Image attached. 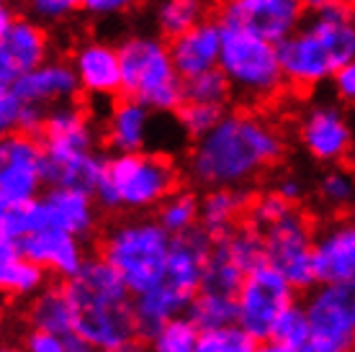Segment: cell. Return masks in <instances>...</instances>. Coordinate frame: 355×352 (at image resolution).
I'll list each match as a JSON object with an SVG mask.
<instances>
[{"instance_id":"6da1fadb","label":"cell","mask_w":355,"mask_h":352,"mask_svg":"<svg viewBox=\"0 0 355 352\" xmlns=\"http://www.w3.org/2000/svg\"><path fill=\"white\" fill-rule=\"evenodd\" d=\"M284 157V137L252 114H224L211 132L196 139L188 175L201 188H245Z\"/></svg>"},{"instance_id":"7a4b0ae2","label":"cell","mask_w":355,"mask_h":352,"mask_svg":"<svg viewBox=\"0 0 355 352\" xmlns=\"http://www.w3.org/2000/svg\"><path fill=\"white\" fill-rule=\"evenodd\" d=\"M75 306V332L101 352H147L134 314V293L103 257H88L80 273L64 281Z\"/></svg>"},{"instance_id":"3957f363","label":"cell","mask_w":355,"mask_h":352,"mask_svg":"<svg viewBox=\"0 0 355 352\" xmlns=\"http://www.w3.org/2000/svg\"><path fill=\"white\" fill-rule=\"evenodd\" d=\"M286 82L311 88L355 60V16L345 0L311 3V18L278 44Z\"/></svg>"},{"instance_id":"277c9868","label":"cell","mask_w":355,"mask_h":352,"mask_svg":"<svg viewBox=\"0 0 355 352\" xmlns=\"http://www.w3.org/2000/svg\"><path fill=\"white\" fill-rule=\"evenodd\" d=\"M46 185L80 188L93 193L106 170V159L96 152V134L85 111L70 103L46 114L42 126Z\"/></svg>"},{"instance_id":"5b68a950","label":"cell","mask_w":355,"mask_h":352,"mask_svg":"<svg viewBox=\"0 0 355 352\" xmlns=\"http://www.w3.org/2000/svg\"><path fill=\"white\" fill-rule=\"evenodd\" d=\"M180 185V170L168 155L129 152L106 159V170L98 180L96 201L106 211L144 213L157 209Z\"/></svg>"},{"instance_id":"8992f818","label":"cell","mask_w":355,"mask_h":352,"mask_svg":"<svg viewBox=\"0 0 355 352\" xmlns=\"http://www.w3.org/2000/svg\"><path fill=\"white\" fill-rule=\"evenodd\" d=\"M173 239L157 216H134L108 227L101 239V257L114 265L137 296L162 278Z\"/></svg>"},{"instance_id":"52a82bcc","label":"cell","mask_w":355,"mask_h":352,"mask_svg":"<svg viewBox=\"0 0 355 352\" xmlns=\"http://www.w3.org/2000/svg\"><path fill=\"white\" fill-rule=\"evenodd\" d=\"M96 195L88 191L49 185L34 201L0 211V239L18 242L39 229H62L85 239L96 231Z\"/></svg>"},{"instance_id":"ba28073f","label":"cell","mask_w":355,"mask_h":352,"mask_svg":"<svg viewBox=\"0 0 355 352\" xmlns=\"http://www.w3.org/2000/svg\"><path fill=\"white\" fill-rule=\"evenodd\" d=\"M222 31L219 70L227 75L232 88L252 100L273 98L286 82L278 44L250 28L232 24H222Z\"/></svg>"},{"instance_id":"9c48e42d","label":"cell","mask_w":355,"mask_h":352,"mask_svg":"<svg viewBox=\"0 0 355 352\" xmlns=\"http://www.w3.org/2000/svg\"><path fill=\"white\" fill-rule=\"evenodd\" d=\"M124 93L155 111H178L183 106V78L170 46L155 39H129L121 49Z\"/></svg>"},{"instance_id":"30bf717a","label":"cell","mask_w":355,"mask_h":352,"mask_svg":"<svg viewBox=\"0 0 355 352\" xmlns=\"http://www.w3.org/2000/svg\"><path fill=\"white\" fill-rule=\"evenodd\" d=\"M302 306L309 319L304 352H355V281L317 283Z\"/></svg>"},{"instance_id":"8fae6325","label":"cell","mask_w":355,"mask_h":352,"mask_svg":"<svg viewBox=\"0 0 355 352\" xmlns=\"http://www.w3.org/2000/svg\"><path fill=\"white\" fill-rule=\"evenodd\" d=\"M296 303V288L273 265L260 263L252 267L237 291V324L266 342L275 332L286 311Z\"/></svg>"},{"instance_id":"7c38bea8","label":"cell","mask_w":355,"mask_h":352,"mask_svg":"<svg viewBox=\"0 0 355 352\" xmlns=\"http://www.w3.org/2000/svg\"><path fill=\"white\" fill-rule=\"evenodd\" d=\"M263 234L266 245V263L273 265L278 273H284L296 291H309L317 285L314 278V234L306 213H302L296 206L275 219Z\"/></svg>"},{"instance_id":"4fadbf2b","label":"cell","mask_w":355,"mask_h":352,"mask_svg":"<svg viewBox=\"0 0 355 352\" xmlns=\"http://www.w3.org/2000/svg\"><path fill=\"white\" fill-rule=\"evenodd\" d=\"M44 183V144L34 134H6L0 144V211L39 198Z\"/></svg>"},{"instance_id":"5bb4252c","label":"cell","mask_w":355,"mask_h":352,"mask_svg":"<svg viewBox=\"0 0 355 352\" xmlns=\"http://www.w3.org/2000/svg\"><path fill=\"white\" fill-rule=\"evenodd\" d=\"M306 0H227L222 8V24L250 28L275 44L299 28Z\"/></svg>"},{"instance_id":"9a60e30c","label":"cell","mask_w":355,"mask_h":352,"mask_svg":"<svg viewBox=\"0 0 355 352\" xmlns=\"http://www.w3.org/2000/svg\"><path fill=\"white\" fill-rule=\"evenodd\" d=\"M46 36L39 26L24 18H13L8 10L0 13V82L13 85L26 72L44 64Z\"/></svg>"},{"instance_id":"2e32d148","label":"cell","mask_w":355,"mask_h":352,"mask_svg":"<svg viewBox=\"0 0 355 352\" xmlns=\"http://www.w3.org/2000/svg\"><path fill=\"white\" fill-rule=\"evenodd\" d=\"M317 283L355 281V219H335L314 234Z\"/></svg>"},{"instance_id":"e0dca14e","label":"cell","mask_w":355,"mask_h":352,"mask_svg":"<svg viewBox=\"0 0 355 352\" xmlns=\"http://www.w3.org/2000/svg\"><path fill=\"white\" fill-rule=\"evenodd\" d=\"M16 245L21 255H26L39 267H44L49 275H57L62 281L80 273V267L88 263L83 239L62 229H39L18 239Z\"/></svg>"},{"instance_id":"ac0fdd59","label":"cell","mask_w":355,"mask_h":352,"mask_svg":"<svg viewBox=\"0 0 355 352\" xmlns=\"http://www.w3.org/2000/svg\"><path fill=\"white\" fill-rule=\"evenodd\" d=\"M304 150L309 152L320 162H343L353 150V132L350 123L338 108L317 106L304 116L302 129H299Z\"/></svg>"},{"instance_id":"d6986e66","label":"cell","mask_w":355,"mask_h":352,"mask_svg":"<svg viewBox=\"0 0 355 352\" xmlns=\"http://www.w3.org/2000/svg\"><path fill=\"white\" fill-rule=\"evenodd\" d=\"M222 36V24H211V21H201L198 26L173 36L170 54H173V62H175L180 78L186 80L219 67Z\"/></svg>"},{"instance_id":"ffe728a7","label":"cell","mask_w":355,"mask_h":352,"mask_svg":"<svg viewBox=\"0 0 355 352\" xmlns=\"http://www.w3.org/2000/svg\"><path fill=\"white\" fill-rule=\"evenodd\" d=\"M8 88L28 103L46 108L49 103H67L83 85L75 67L62 64V62H49V64H39L36 70L26 72Z\"/></svg>"},{"instance_id":"44dd1931","label":"cell","mask_w":355,"mask_h":352,"mask_svg":"<svg viewBox=\"0 0 355 352\" xmlns=\"http://www.w3.org/2000/svg\"><path fill=\"white\" fill-rule=\"evenodd\" d=\"M75 72L80 78V85L93 96H116L124 90V67H121V52H116L106 44H85L75 54Z\"/></svg>"},{"instance_id":"7402d4cb","label":"cell","mask_w":355,"mask_h":352,"mask_svg":"<svg viewBox=\"0 0 355 352\" xmlns=\"http://www.w3.org/2000/svg\"><path fill=\"white\" fill-rule=\"evenodd\" d=\"M46 270L21 255L13 239H0V288L10 301H31L46 288Z\"/></svg>"},{"instance_id":"603a6c76","label":"cell","mask_w":355,"mask_h":352,"mask_svg":"<svg viewBox=\"0 0 355 352\" xmlns=\"http://www.w3.org/2000/svg\"><path fill=\"white\" fill-rule=\"evenodd\" d=\"M103 134H106V144L116 155L142 152L150 137V108L134 98L116 103L106 118Z\"/></svg>"},{"instance_id":"cb8c5ba5","label":"cell","mask_w":355,"mask_h":352,"mask_svg":"<svg viewBox=\"0 0 355 352\" xmlns=\"http://www.w3.org/2000/svg\"><path fill=\"white\" fill-rule=\"evenodd\" d=\"M250 198L242 188H209L201 195V216L198 227L214 239L224 237L237 227V221L248 213Z\"/></svg>"},{"instance_id":"d4e9b609","label":"cell","mask_w":355,"mask_h":352,"mask_svg":"<svg viewBox=\"0 0 355 352\" xmlns=\"http://www.w3.org/2000/svg\"><path fill=\"white\" fill-rule=\"evenodd\" d=\"M28 324L42 326L57 335H72L75 332V306H72L64 285H46L44 291L28 301Z\"/></svg>"},{"instance_id":"484cf974","label":"cell","mask_w":355,"mask_h":352,"mask_svg":"<svg viewBox=\"0 0 355 352\" xmlns=\"http://www.w3.org/2000/svg\"><path fill=\"white\" fill-rule=\"evenodd\" d=\"M46 108L28 103L10 88L0 93V129L6 134H36L46 121Z\"/></svg>"},{"instance_id":"4316f807","label":"cell","mask_w":355,"mask_h":352,"mask_svg":"<svg viewBox=\"0 0 355 352\" xmlns=\"http://www.w3.org/2000/svg\"><path fill=\"white\" fill-rule=\"evenodd\" d=\"M198 216H201V198L180 188L157 206V221L173 237L198 229Z\"/></svg>"},{"instance_id":"83f0119b","label":"cell","mask_w":355,"mask_h":352,"mask_svg":"<svg viewBox=\"0 0 355 352\" xmlns=\"http://www.w3.org/2000/svg\"><path fill=\"white\" fill-rule=\"evenodd\" d=\"M245 270L230 257V252L222 247L219 239H214L211 255L206 260L204 270V283H201V291H214L224 293V296H237L242 281H245Z\"/></svg>"},{"instance_id":"f1b7e54d","label":"cell","mask_w":355,"mask_h":352,"mask_svg":"<svg viewBox=\"0 0 355 352\" xmlns=\"http://www.w3.org/2000/svg\"><path fill=\"white\" fill-rule=\"evenodd\" d=\"M188 317L198 329H214L237 322V296H224L214 291H198L188 308Z\"/></svg>"},{"instance_id":"f546056e","label":"cell","mask_w":355,"mask_h":352,"mask_svg":"<svg viewBox=\"0 0 355 352\" xmlns=\"http://www.w3.org/2000/svg\"><path fill=\"white\" fill-rule=\"evenodd\" d=\"M201 329L191 322L188 314L165 322L147 337V352H196Z\"/></svg>"},{"instance_id":"4dcf8cb0","label":"cell","mask_w":355,"mask_h":352,"mask_svg":"<svg viewBox=\"0 0 355 352\" xmlns=\"http://www.w3.org/2000/svg\"><path fill=\"white\" fill-rule=\"evenodd\" d=\"M222 242V247L230 252V257L240 265L245 273H250L252 267H258L260 263H266V245H263V234L258 229H252L250 224L234 227L227 231L224 237H216Z\"/></svg>"},{"instance_id":"1f68e13d","label":"cell","mask_w":355,"mask_h":352,"mask_svg":"<svg viewBox=\"0 0 355 352\" xmlns=\"http://www.w3.org/2000/svg\"><path fill=\"white\" fill-rule=\"evenodd\" d=\"M196 352H260V340H255L237 322H232L214 329H201Z\"/></svg>"},{"instance_id":"d6a6232c","label":"cell","mask_w":355,"mask_h":352,"mask_svg":"<svg viewBox=\"0 0 355 352\" xmlns=\"http://www.w3.org/2000/svg\"><path fill=\"white\" fill-rule=\"evenodd\" d=\"M230 88V80L219 67L183 80V96H186V100H196V103H222L224 106Z\"/></svg>"},{"instance_id":"836d02e7","label":"cell","mask_w":355,"mask_h":352,"mask_svg":"<svg viewBox=\"0 0 355 352\" xmlns=\"http://www.w3.org/2000/svg\"><path fill=\"white\" fill-rule=\"evenodd\" d=\"M178 118L180 126L188 137L201 139L204 134H209L216 123L224 118V106L222 103H196V100H186L178 108Z\"/></svg>"},{"instance_id":"e575fe53","label":"cell","mask_w":355,"mask_h":352,"mask_svg":"<svg viewBox=\"0 0 355 352\" xmlns=\"http://www.w3.org/2000/svg\"><path fill=\"white\" fill-rule=\"evenodd\" d=\"M320 198L324 206L343 211L347 206L355 203V170H343L335 168L324 173L320 180Z\"/></svg>"},{"instance_id":"d590c367","label":"cell","mask_w":355,"mask_h":352,"mask_svg":"<svg viewBox=\"0 0 355 352\" xmlns=\"http://www.w3.org/2000/svg\"><path fill=\"white\" fill-rule=\"evenodd\" d=\"M204 3L201 0H168L160 8V26L165 34L178 36L201 24Z\"/></svg>"},{"instance_id":"8d00e7d4","label":"cell","mask_w":355,"mask_h":352,"mask_svg":"<svg viewBox=\"0 0 355 352\" xmlns=\"http://www.w3.org/2000/svg\"><path fill=\"white\" fill-rule=\"evenodd\" d=\"M293 203H288L286 198L275 193V191H268V193L258 195V198H252L248 206V213H245V224H250L252 229H268L275 219H281L288 209H291Z\"/></svg>"},{"instance_id":"74e56055","label":"cell","mask_w":355,"mask_h":352,"mask_svg":"<svg viewBox=\"0 0 355 352\" xmlns=\"http://www.w3.org/2000/svg\"><path fill=\"white\" fill-rule=\"evenodd\" d=\"M270 340L286 342L291 344V347H299V350L306 347V342H309V319H306V311H304L302 303H293L284 317H281V322L275 324V332Z\"/></svg>"},{"instance_id":"f35d334b","label":"cell","mask_w":355,"mask_h":352,"mask_svg":"<svg viewBox=\"0 0 355 352\" xmlns=\"http://www.w3.org/2000/svg\"><path fill=\"white\" fill-rule=\"evenodd\" d=\"M24 352H67V337L42 329V326H28L21 337Z\"/></svg>"},{"instance_id":"ab89813d","label":"cell","mask_w":355,"mask_h":352,"mask_svg":"<svg viewBox=\"0 0 355 352\" xmlns=\"http://www.w3.org/2000/svg\"><path fill=\"white\" fill-rule=\"evenodd\" d=\"M335 90L347 103H355V60L347 62L343 70L335 72Z\"/></svg>"},{"instance_id":"60d3db41","label":"cell","mask_w":355,"mask_h":352,"mask_svg":"<svg viewBox=\"0 0 355 352\" xmlns=\"http://www.w3.org/2000/svg\"><path fill=\"white\" fill-rule=\"evenodd\" d=\"M31 3H34L36 13H42V16H46V18L64 16V13H70L72 8L83 6V0H31Z\"/></svg>"},{"instance_id":"b9f144b4","label":"cell","mask_w":355,"mask_h":352,"mask_svg":"<svg viewBox=\"0 0 355 352\" xmlns=\"http://www.w3.org/2000/svg\"><path fill=\"white\" fill-rule=\"evenodd\" d=\"M273 191L281 195V198H286L288 203H293V206L304 198V183L299 177H281Z\"/></svg>"},{"instance_id":"7bdbcfd3","label":"cell","mask_w":355,"mask_h":352,"mask_svg":"<svg viewBox=\"0 0 355 352\" xmlns=\"http://www.w3.org/2000/svg\"><path fill=\"white\" fill-rule=\"evenodd\" d=\"M137 0H83V6L90 10V13H119V10H126L129 6H134Z\"/></svg>"},{"instance_id":"ee69618b","label":"cell","mask_w":355,"mask_h":352,"mask_svg":"<svg viewBox=\"0 0 355 352\" xmlns=\"http://www.w3.org/2000/svg\"><path fill=\"white\" fill-rule=\"evenodd\" d=\"M67 352H101V350L93 342H88L83 335L72 332V335H67Z\"/></svg>"},{"instance_id":"f6af8a7d","label":"cell","mask_w":355,"mask_h":352,"mask_svg":"<svg viewBox=\"0 0 355 352\" xmlns=\"http://www.w3.org/2000/svg\"><path fill=\"white\" fill-rule=\"evenodd\" d=\"M260 352H304V350L291 347V344L286 342H278V340H266V342H260Z\"/></svg>"},{"instance_id":"bcb514c9","label":"cell","mask_w":355,"mask_h":352,"mask_svg":"<svg viewBox=\"0 0 355 352\" xmlns=\"http://www.w3.org/2000/svg\"><path fill=\"white\" fill-rule=\"evenodd\" d=\"M3 352H24V347H21V344H6Z\"/></svg>"},{"instance_id":"7dc6e473","label":"cell","mask_w":355,"mask_h":352,"mask_svg":"<svg viewBox=\"0 0 355 352\" xmlns=\"http://www.w3.org/2000/svg\"><path fill=\"white\" fill-rule=\"evenodd\" d=\"M306 3H309V6H311V3H320V0H306Z\"/></svg>"},{"instance_id":"c3c4849f","label":"cell","mask_w":355,"mask_h":352,"mask_svg":"<svg viewBox=\"0 0 355 352\" xmlns=\"http://www.w3.org/2000/svg\"><path fill=\"white\" fill-rule=\"evenodd\" d=\"M353 170H355V157H353Z\"/></svg>"},{"instance_id":"681fc988","label":"cell","mask_w":355,"mask_h":352,"mask_svg":"<svg viewBox=\"0 0 355 352\" xmlns=\"http://www.w3.org/2000/svg\"><path fill=\"white\" fill-rule=\"evenodd\" d=\"M353 219H355V209H353Z\"/></svg>"}]
</instances>
